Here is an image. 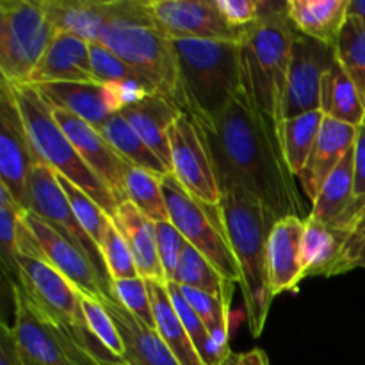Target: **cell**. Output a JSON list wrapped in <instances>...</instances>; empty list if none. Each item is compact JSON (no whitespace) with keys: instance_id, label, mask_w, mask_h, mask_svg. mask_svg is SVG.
<instances>
[{"instance_id":"obj_33","label":"cell","mask_w":365,"mask_h":365,"mask_svg":"<svg viewBox=\"0 0 365 365\" xmlns=\"http://www.w3.org/2000/svg\"><path fill=\"white\" fill-rule=\"evenodd\" d=\"M175 284L180 287L198 289L214 296H225L230 282L191 245H185L180 262L173 277Z\"/></svg>"},{"instance_id":"obj_35","label":"cell","mask_w":365,"mask_h":365,"mask_svg":"<svg viewBox=\"0 0 365 365\" xmlns=\"http://www.w3.org/2000/svg\"><path fill=\"white\" fill-rule=\"evenodd\" d=\"M335 57L359 88L365 103V25L349 16L335 45Z\"/></svg>"},{"instance_id":"obj_18","label":"cell","mask_w":365,"mask_h":365,"mask_svg":"<svg viewBox=\"0 0 365 365\" xmlns=\"http://www.w3.org/2000/svg\"><path fill=\"white\" fill-rule=\"evenodd\" d=\"M50 82H88L100 84L91 68L89 43L68 32H57L31 77L32 86Z\"/></svg>"},{"instance_id":"obj_16","label":"cell","mask_w":365,"mask_h":365,"mask_svg":"<svg viewBox=\"0 0 365 365\" xmlns=\"http://www.w3.org/2000/svg\"><path fill=\"white\" fill-rule=\"evenodd\" d=\"M52 110L57 123L61 125L64 134L70 138L71 145L75 146L82 160L109 185L118 202H127L123 189L125 171L128 168L127 160L109 145V141L103 138L98 128L63 109Z\"/></svg>"},{"instance_id":"obj_50","label":"cell","mask_w":365,"mask_h":365,"mask_svg":"<svg viewBox=\"0 0 365 365\" xmlns=\"http://www.w3.org/2000/svg\"><path fill=\"white\" fill-rule=\"evenodd\" d=\"M360 128H365V114H364V121H362V127Z\"/></svg>"},{"instance_id":"obj_37","label":"cell","mask_w":365,"mask_h":365,"mask_svg":"<svg viewBox=\"0 0 365 365\" xmlns=\"http://www.w3.org/2000/svg\"><path fill=\"white\" fill-rule=\"evenodd\" d=\"M166 289H168V294H170L171 303H173L175 310H177L178 314V319H180L182 324H184L185 331H187L189 337H191L192 344H195L196 351H198L200 359L203 360V364L221 365L220 356H217L216 349H214L209 330H207V327L203 324V321L200 319L198 314L195 312V309L189 305L185 296L182 294L180 285L175 284V282H168Z\"/></svg>"},{"instance_id":"obj_27","label":"cell","mask_w":365,"mask_h":365,"mask_svg":"<svg viewBox=\"0 0 365 365\" xmlns=\"http://www.w3.org/2000/svg\"><path fill=\"white\" fill-rule=\"evenodd\" d=\"M152 298L153 317H155V330L160 335L175 359L180 365H205L200 359L191 337L185 331L184 324L178 319V314L171 303L170 294H168L166 282L160 280H146Z\"/></svg>"},{"instance_id":"obj_3","label":"cell","mask_w":365,"mask_h":365,"mask_svg":"<svg viewBox=\"0 0 365 365\" xmlns=\"http://www.w3.org/2000/svg\"><path fill=\"white\" fill-rule=\"evenodd\" d=\"M299 31L292 24L287 2H262L255 24L245 29L241 48L242 91L278 125L284 121L285 84L294 39Z\"/></svg>"},{"instance_id":"obj_46","label":"cell","mask_w":365,"mask_h":365,"mask_svg":"<svg viewBox=\"0 0 365 365\" xmlns=\"http://www.w3.org/2000/svg\"><path fill=\"white\" fill-rule=\"evenodd\" d=\"M355 200H365V128H359L355 141Z\"/></svg>"},{"instance_id":"obj_23","label":"cell","mask_w":365,"mask_h":365,"mask_svg":"<svg viewBox=\"0 0 365 365\" xmlns=\"http://www.w3.org/2000/svg\"><path fill=\"white\" fill-rule=\"evenodd\" d=\"M113 221L130 248L139 277L145 280L166 282L159 248H157L155 223L148 220L141 210L135 209L128 200L120 203Z\"/></svg>"},{"instance_id":"obj_12","label":"cell","mask_w":365,"mask_h":365,"mask_svg":"<svg viewBox=\"0 0 365 365\" xmlns=\"http://www.w3.org/2000/svg\"><path fill=\"white\" fill-rule=\"evenodd\" d=\"M41 159L29 138L13 89L0 84V185L9 191L14 202L27 210V182Z\"/></svg>"},{"instance_id":"obj_45","label":"cell","mask_w":365,"mask_h":365,"mask_svg":"<svg viewBox=\"0 0 365 365\" xmlns=\"http://www.w3.org/2000/svg\"><path fill=\"white\" fill-rule=\"evenodd\" d=\"M0 365H25L18 349L13 328L2 323L0 327Z\"/></svg>"},{"instance_id":"obj_28","label":"cell","mask_w":365,"mask_h":365,"mask_svg":"<svg viewBox=\"0 0 365 365\" xmlns=\"http://www.w3.org/2000/svg\"><path fill=\"white\" fill-rule=\"evenodd\" d=\"M321 113L331 120L360 128L365 114V103L359 88L337 59L324 73L321 82Z\"/></svg>"},{"instance_id":"obj_20","label":"cell","mask_w":365,"mask_h":365,"mask_svg":"<svg viewBox=\"0 0 365 365\" xmlns=\"http://www.w3.org/2000/svg\"><path fill=\"white\" fill-rule=\"evenodd\" d=\"M100 302L106 305L107 312L113 317L121 339H123L125 356L127 365H180L166 342L160 339L155 328L135 319L128 310L118 302L109 298H102Z\"/></svg>"},{"instance_id":"obj_43","label":"cell","mask_w":365,"mask_h":365,"mask_svg":"<svg viewBox=\"0 0 365 365\" xmlns=\"http://www.w3.org/2000/svg\"><path fill=\"white\" fill-rule=\"evenodd\" d=\"M355 267H364L365 269V212L353 225L349 237L342 248L341 259L335 266L334 277L344 274Z\"/></svg>"},{"instance_id":"obj_15","label":"cell","mask_w":365,"mask_h":365,"mask_svg":"<svg viewBox=\"0 0 365 365\" xmlns=\"http://www.w3.org/2000/svg\"><path fill=\"white\" fill-rule=\"evenodd\" d=\"M24 221L34 235L45 262H48L53 269L68 278L82 294H88L96 299H114L113 291L107 287L95 266L82 255L77 246L68 242L56 228L50 227L45 220H41L38 214L31 212V210H25Z\"/></svg>"},{"instance_id":"obj_13","label":"cell","mask_w":365,"mask_h":365,"mask_svg":"<svg viewBox=\"0 0 365 365\" xmlns=\"http://www.w3.org/2000/svg\"><path fill=\"white\" fill-rule=\"evenodd\" d=\"M157 29L171 39H210L239 43L246 27H234L221 16L216 0H148Z\"/></svg>"},{"instance_id":"obj_30","label":"cell","mask_w":365,"mask_h":365,"mask_svg":"<svg viewBox=\"0 0 365 365\" xmlns=\"http://www.w3.org/2000/svg\"><path fill=\"white\" fill-rule=\"evenodd\" d=\"M323 120L324 114L321 110H314L302 116L287 118L278 125V138H280L284 157L294 177L299 178L305 170L310 153L319 138Z\"/></svg>"},{"instance_id":"obj_19","label":"cell","mask_w":365,"mask_h":365,"mask_svg":"<svg viewBox=\"0 0 365 365\" xmlns=\"http://www.w3.org/2000/svg\"><path fill=\"white\" fill-rule=\"evenodd\" d=\"M359 128L342 121L324 116L319 138L309 157L305 170L299 175V182L310 202L317 198L321 187L339 166L346 153L355 146Z\"/></svg>"},{"instance_id":"obj_8","label":"cell","mask_w":365,"mask_h":365,"mask_svg":"<svg viewBox=\"0 0 365 365\" xmlns=\"http://www.w3.org/2000/svg\"><path fill=\"white\" fill-rule=\"evenodd\" d=\"M168 216L185 242L198 250L228 282L241 284V271L225 232L220 205H207L189 195L173 175L163 177Z\"/></svg>"},{"instance_id":"obj_9","label":"cell","mask_w":365,"mask_h":365,"mask_svg":"<svg viewBox=\"0 0 365 365\" xmlns=\"http://www.w3.org/2000/svg\"><path fill=\"white\" fill-rule=\"evenodd\" d=\"M14 299L13 334L25 362L36 365H96L78 339L34 305L20 282L11 284Z\"/></svg>"},{"instance_id":"obj_44","label":"cell","mask_w":365,"mask_h":365,"mask_svg":"<svg viewBox=\"0 0 365 365\" xmlns=\"http://www.w3.org/2000/svg\"><path fill=\"white\" fill-rule=\"evenodd\" d=\"M216 7L234 27H248L260 14V0H216Z\"/></svg>"},{"instance_id":"obj_5","label":"cell","mask_w":365,"mask_h":365,"mask_svg":"<svg viewBox=\"0 0 365 365\" xmlns=\"http://www.w3.org/2000/svg\"><path fill=\"white\" fill-rule=\"evenodd\" d=\"M177 52L184 110L214 118L242 91L239 43L171 39Z\"/></svg>"},{"instance_id":"obj_42","label":"cell","mask_w":365,"mask_h":365,"mask_svg":"<svg viewBox=\"0 0 365 365\" xmlns=\"http://www.w3.org/2000/svg\"><path fill=\"white\" fill-rule=\"evenodd\" d=\"M155 232L160 264H163L164 277H166L168 284V282H173L175 271H177L182 252H184L187 242H185L184 235L175 228V225L171 223V221H160V223H155Z\"/></svg>"},{"instance_id":"obj_4","label":"cell","mask_w":365,"mask_h":365,"mask_svg":"<svg viewBox=\"0 0 365 365\" xmlns=\"http://www.w3.org/2000/svg\"><path fill=\"white\" fill-rule=\"evenodd\" d=\"M100 45L107 46L135 73L184 110L177 52L171 38L159 31L143 0H114L113 20Z\"/></svg>"},{"instance_id":"obj_29","label":"cell","mask_w":365,"mask_h":365,"mask_svg":"<svg viewBox=\"0 0 365 365\" xmlns=\"http://www.w3.org/2000/svg\"><path fill=\"white\" fill-rule=\"evenodd\" d=\"M355 202V146L344 155L339 166L321 187L317 198L312 202L309 214L321 223L334 225L348 212Z\"/></svg>"},{"instance_id":"obj_22","label":"cell","mask_w":365,"mask_h":365,"mask_svg":"<svg viewBox=\"0 0 365 365\" xmlns=\"http://www.w3.org/2000/svg\"><path fill=\"white\" fill-rule=\"evenodd\" d=\"M41 6L57 31L77 36L89 45L100 43L114 14V0H41Z\"/></svg>"},{"instance_id":"obj_1","label":"cell","mask_w":365,"mask_h":365,"mask_svg":"<svg viewBox=\"0 0 365 365\" xmlns=\"http://www.w3.org/2000/svg\"><path fill=\"white\" fill-rule=\"evenodd\" d=\"M198 121L207 135L221 191L239 187L250 192L277 221L305 214L277 123L245 91L237 93L217 116Z\"/></svg>"},{"instance_id":"obj_31","label":"cell","mask_w":365,"mask_h":365,"mask_svg":"<svg viewBox=\"0 0 365 365\" xmlns=\"http://www.w3.org/2000/svg\"><path fill=\"white\" fill-rule=\"evenodd\" d=\"M103 138L109 141V145L127 160L128 164L138 168H145V170L152 171V173L159 175V177H166L170 175V170L160 163L159 157L145 145L138 132L132 128V125L121 116L120 113L113 114L106 123L100 128Z\"/></svg>"},{"instance_id":"obj_40","label":"cell","mask_w":365,"mask_h":365,"mask_svg":"<svg viewBox=\"0 0 365 365\" xmlns=\"http://www.w3.org/2000/svg\"><path fill=\"white\" fill-rule=\"evenodd\" d=\"M100 252L103 255V262H106L110 280H127V278L139 277L138 266H135L130 248H128L121 232L114 225V221L110 223L109 230H107L106 239L100 246Z\"/></svg>"},{"instance_id":"obj_26","label":"cell","mask_w":365,"mask_h":365,"mask_svg":"<svg viewBox=\"0 0 365 365\" xmlns=\"http://www.w3.org/2000/svg\"><path fill=\"white\" fill-rule=\"evenodd\" d=\"M349 232L307 217L302 245L303 277H334Z\"/></svg>"},{"instance_id":"obj_21","label":"cell","mask_w":365,"mask_h":365,"mask_svg":"<svg viewBox=\"0 0 365 365\" xmlns=\"http://www.w3.org/2000/svg\"><path fill=\"white\" fill-rule=\"evenodd\" d=\"M180 113V107L164 95H160V93H152V95L145 96L141 102L125 107L120 113L132 125V128L138 132L139 138L145 141V145L170 170V173L171 153L170 141H168V130H170L171 123L177 120Z\"/></svg>"},{"instance_id":"obj_6","label":"cell","mask_w":365,"mask_h":365,"mask_svg":"<svg viewBox=\"0 0 365 365\" xmlns=\"http://www.w3.org/2000/svg\"><path fill=\"white\" fill-rule=\"evenodd\" d=\"M11 89L27 127L32 146L41 163L82 189L110 217H114L120 202L109 185L82 160L75 146L71 145L70 138L57 123L52 107L43 98L38 88L32 84H24L11 86Z\"/></svg>"},{"instance_id":"obj_39","label":"cell","mask_w":365,"mask_h":365,"mask_svg":"<svg viewBox=\"0 0 365 365\" xmlns=\"http://www.w3.org/2000/svg\"><path fill=\"white\" fill-rule=\"evenodd\" d=\"M113 298L135 319L148 324L150 328H155L152 298H150L148 284L145 278L135 277L127 278V280H113Z\"/></svg>"},{"instance_id":"obj_25","label":"cell","mask_w":365,"mask_h":365,"mask_svg":"<svg viewBox=\"0 0 365 365\" xmlns=\"http://www.w3.org/2000/svg\"><path fill=\"white\" fill-rule=\"evenodd\" d=\"M349 0H287L292 24L309 38L335 46L348 20Z\"/></svg>"},{"instance_id":"obj_36","label":"cell","mask_w":365,"mask_h":365,"mask_svg":"<svg viewBox=\"0 0 365 365\" xmlns=\"http://www.w3.org/2000/svg\"><path fill=\"white\" fill-rule=\"evenodd\" d=\"M57 180H59L61 187H63L64 195H66L68 202H70L71 209H73L75 216L81 221L82 228L88 232V235L93 239V242L100 248L103 239H106V234L107 230H109L110 223H113V217H110L109 214L91 198V196H88L82 189H78L77 185L71 184L68 178L57 175Z\"/></svg>"},{"instance_id":"obj_2","label":"cell","mask_w":365,"mask_h":365,"mask_svg":"<svg viewBox=\"0 0 365 365\" xmlns=\"http://www.w3.org/2000/svg\"><path fill=\"white\" fill-rule=\"evenodd\" d=\"M221 220L241 271L242 299L250 334L260 337L266 327L273 294L267 278V241L277 220L250 192L239 187L221 191Z\"/></svg>"},{"instance_id":"obj_51","label":"cell","mask_w":365,"mask_h":365,"mask_svg":"<svg viewBox=\"0 0 365 365\" xmlns=\"http://www.w3.org/2000/svg\"><path fill=\"white\" fill-rule=\"evenodd\" d=\"M24 364H25V365H36V364H31V362H25V360H24Z\"/></svg>"},{"instance_id":"obj_48","label":"cell","mask_w":365,"mask_h":365,"mask_svg":"<svg viewBox=\"0 0 365 365\" xmlns=\"http://www.w3.org/2000/svg\"><path fill=\"white\" fill-rule=\"evenodd\" d=\"M349 16H355L365 25V0H349Z\"/></svg>"},{"instance_id":"obj_10","label":"cell","mask_w":365,"mask_h":365,"mask_svg":"<svg viewBox=\"0 0 365 365\" xmlns=\"http://www.w3.org/2000/svg\"><path fill=\"white\" fill-rule=\"evenodd\" d=\"M168 141L175 180L202 203L220 205L221 189L200 121L191 113L182 110L168 130Z\"/></svg>"},{"instance_id":"obj_24","label":"cell","mask_w":365,"mask_h":365,"mask_svg":"<svg viewBox=\"0 0 365 365\" xmlns=\"http://www.w3.org/2000/svg\"><path fill=\"white\" fill-rule=\"evenodd\" d=\"M52 109H63L100 130L113 116L107 102L106 84L88 82H50L36 86Z\"/></svg>"},{"instance_id":"obj_41","label":"cell","mask_w":365,"mask_h":365,"mask_svg":"<svg viewBox=\"0 0 365 365\" xmlns=\"http://www.w3.org/2000/svg\"><path fill=\"white\" fill-rule=\"evenodd\" d=\"M89 50H91L93 73L100 84H118V82L138 81V78L145 81L107 46L95 43V45H89Z\"/></svg>"},{"instance_id":"obj_14","label":"cell","mask_w":365,"mask_h":365,"mask_svg":"<svg viewBox=\"0 0 365 365\" xmlns=\"http://www.w3.org/2000/svg\"><path fill=\"white\" fill-rule=\"evenodd\" d=\"M335 46L324 45L305 34L294 39L285 84L282 118L302 116L321 107V82L335 63Z\"/></svg>"},{"instance_id":"obj_17","label":"cell","mask_w":365,"mask_h":365,"mask_svg":"<svg viewBox=\"0 0 365 365\" xmlns=\"http://www.w3.org/2000/svg\"><path fill=\"white\" fill-rule=\"evenodd\" d=\"M305 220L298 216L277 221L267 241V278L273 298L296 291L303 280L302 245Z\"/></svg>"},{"instance_id":"obj_47","label":"cell","mask_w":365,"mask_h":365,"mask_svg":"<svg viewBox=\"0 0 365 365\" xmlns=\"http://www.w3.org/2000/svg\"><path fill=\"white\" fill-rule=\"evenodd\" d=\"M221 365H269V360H267L266 351L255 348L245 353L230 351V355L225 359V362Z\"/></svg>"},{"instance_id":"obj_11","label":"cell","mask_w":365,"mask_h":365,"mask_svg":"<svg viewBox=\"0 0 365 365\" xmlns=\"http://www.w3.org/2000/svg\"><path fill=\"white\" fill-rule=\"evenodd\" d=\"M27 210L38 214L50 227L56 228L68 242L77 246L82 255L95 266L107 287L113 291V280L107 273L102 252L75 216L73 209H71L70 202H68L66 195H64L63 187L57 180L56 171L43 163L36 164L34 170L31 171V177H29Z\"/></svg>"},{"instance_id":"obj_49","label":"cell","mask_w":365,"mask_h":365,"mask_svg":"<svg viewBox=\"0 0 365 365\" xmlns=\"http://www.w3.org/2000/svg\"><path fill=\"white\" fill-rule=\"evenodd\" d=\"M96 365H127L125 362H98Z\"/></svg>"},{"instance_id":"obj_38","label":"cell","mask_w":365,"mask_h":365,"mask_svg":"<svg viewBox=\"0 0 365 365\" xmlns=\"http://www.w3.org/2000/svg\"><path fill=\"white\" fill-rule=\"evenodd\" d=\"M82 312H84L86 327H88V331L93 335V339L106 351H109L114 359L123 362V339H121L110 314L107 312L106 305L100 299L91 298L88 294H82Z\"/></svg>"},{"instance_id":"obj_32","label":"cell","mask_w":365,"mask_h":365,"mask_svg":"<svg viewBox=\"0 0 365 365\" xmlns=\"http://www.w3.org/2000/svg\"><path fill=\"white\" fill-rule=\"evenodd\" d=\"M123 189L128 202L153 223L170 221L163 191V177L145 170V168L128 164L127 171H125Z\"/></svg>"},{"instance_id":"obj_34","label":"cell","mask_w":365,"mask_h":365,"mask_svg":"<svg viewBox=\"0 0 365 365\" xmlns=\"http://www.w3.org/2000/svg\"><path fill=\"white\" fill-rule=\"evenodd\" d=\"M25 210L18 205L4 185H0V260L7 280L18 282V235Z\"/></svg>"},{"instance_id":"obj_7","label":"cell","mask_w":365,"mask_h":365,"mask_svg":"<svg viewBox=\"0 0 365 365\" xmlns=\"http://www.w3.org/2000/svg\"><path fill=\"white\" fill-rule=\"evenodd\" d=\"M41 2L2 0L0 2V71L11 86L31 84L36 66L57 36Z\"/></svg>"}]
</instances>
